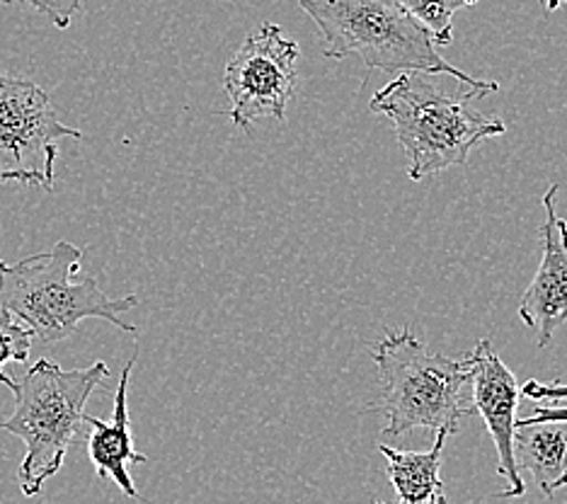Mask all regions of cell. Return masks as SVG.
I'll return each instance as SVG.
<instances>
[{
	"instance_id": "obj_11",
	"label": "cell",
	"mask_w": 567,
	"mask_h": 504,
	"mask_svg": "<svg viewBox=\"0 0 567 504\" xmlns=\"http://www.w3.org/2000/svg\"><path fill=\"white\" fill-rule=\"evenodd\" d=\"M514 461L534 477L546 497L567 485V422L517 420L514 430Z\"/></svg>"
},
{
	"instance_id": "obj_5",
	"label": "cell",
	"mask_w": 567,
	"mask_h": 504,
	"mask_svg": "<svg viewBox=\"0 0 567 504\" xmlns=\"http://www.w3.org/2000/svg\"><path fill=\"white\" fill-rule=\"evenodd\" d=\"M107 379L105 361L87 369H61L56 361L40 359L22 381H12L16 410L0 422V430L16 434L28 446L18 473L24 497L40 495L49 477L61 471L71 444L85 430L90 395Z\"/></svg>"
},
{
	"instance_id": "obj_10",
	"label": "cell",
	"mask_w": 567,
	"mask_h": 504,
	"mask_svg": "<svg viewBox=\"0 0 567 504\" xmlns=\"http://www.w3.org/2000/svg\"><path fill=\"white\" fill-rule=\"evenodd\" d=\"M136 364V354L126 361L122 369V379L114 393V410L112 420L102 422L97 418L85 415L87 424V456L95 465V473L100 477H112L114 485H120L126 497L138 500V490L128 475V465L132 463H146L148 456L141 454L134 446L132 436V422H128V379H132V369Z\"/></svg>"
},
{
	"instance_id": "obj_13",
	"label": "cell",
	"mask_w": 567,
	"mask_h": 504,
	"mask_svg": "<svg viewBox=\"0 0 567 504\" xmlns=\"http://www.w3.org/2000/svg\"><path fill=\"white\" fill-rule=\"evenodd\" d=\"M424 30L434 37V44H451L454 39V16L463 8L478 6V0H395Z\"/></svg>"
},
{
	"instance_id": "obj_15",
	"label": "cell",
	"mask_w": 567,
	"mask_h": 504,
	"mask_svg": "<svg viewBox=\"0 0 567 504\" xmlns=\"http://www.w3.org/2000/svg\"><path fill=\"white\" fill-rule=\"evenodd\" d=\"M8 3L30 6L34 10H40L42 16H47L59 30H69L85 0H0V6H8Z\"/></svg>"
},
{
	"instance_id": "obj_6",
	"label": "cell",
	"mask_w": 567,
	"mask_h": 504,
	"mask_svg": "<svg viewBox=\"0 0 567 504\" xmlns=\"http://www.w3.org/2000/svg\"><path fill=\"white\" fill-rule=\"evenodd\" d=\"M83 134L63 124L44 90L0 73V183L54 189L59 141Z\"/></svg>"
},
{
	"instance_id": "obj_1",
	"label": "cell",
	"mask_w": 567,
	"mask_h": 504,
	"mask_svg": "<svg viewBox=\"0 0 567 504\" xmlns=\"http://www.w3.org/2000/svg\"><path fill=\"white\" fill-rule=\"evenodd\" d=\"M381 395L383 436H403L417 426L456 434L475 412L471 379L473 357L449 359L424 347L408 328L389 330L373 349Z\"/></svg>"
},
{
	"instance_id": "obj_2",
	"label": "cell",
	"mask_w": 567,
	"mask_h": 504,
	"mask_svg": "<svg viewBox=\"0 0 567 504\" xmlns=\"http://www.w3.org/2000/svg\"><path fill=\"white\" fill-rule=\"evenodd\" d=\"M481 90L449 95L422 73H401L371 97L369 110L389 116L398 144L403 146L412 183L468 161L473 146L502 136L505 122L473 107Z\"/></svg>"
},
{
	"instance_id": "obj_18",
	"label": "cell",
	"mask_w": 567,
	"mask_h": 504,
	"mask_svg": "<svg viewBox=\"0 0 567 504\" xmlns=\"http://www.w3.org/2000/svg\"><path fill=\"white\" fill-rule=\"evenodd\" d=\"M567 0H544V8L548 10V12H556L560 6H565Z\"/></svg>"
},
{
	"instance_id": "obj_16",
	"label": "cell",
	"mask_w": 567,
	"mask_h": 504,
	"mask_svg": "<svg viewBox=\"0 0 567 504\" xmlns=\"http://www.w3.org/2000/svg\"><path fill=\"white\" fill-rule=\"evenodd\" d=\"M522 395L532 400H567V385L560 381L540 383L532 379L522 385Z\"/></svg>"
},
{
	"instance_id": "obj_17",
	"label": "cell",
	"mask_w": 567,
	"mask_h": 504,
	"mask_svg": "<svg viewBox=\"0 0 567 504\" xmlns=\"http://www.w3.org/2000/svg\"><path fill=\"white\" fill-rule=\"evenodd\" d=\"M528 420H532V422H544V420L567 422V403H560V400H556V403H548V405H536L534 415Z\"/></svg>"
},
{
	"instance_id": "obj_4",
	"label": "cell",
	"mask_w": 567,
	"mask_h": 504,
	"mask_svg": "<svg viewBox=\"0 0 567 504\" xmlns=\"http://www.w3.org/2000/svg\"><path fill=\"white\" fill-rule=\"evenodd\" d=\"M83 250L61 240L49 253H37L20 263H0V308L20 320L42 342L71 338L85 318L112 322L124 332H136L122 318L136 308L138 296L110 299L93 277L73 281L81 269Z\"/></svg>"
},
{
	"instance_id": "obj_8",
	"label": "cell",
	"mask_w": 567,
	"mask_h": 504,
	"mask_svg": "<svg viewBox=\"0 0 567 504\" xmlns=\"http://www.w3.org/2000/svg\"><path fill=\"white\" fill-rule=\"evenodd\" d=\"M473 357V408L485 420V426L497 446V473L505 477L507 487L497 497H522L526 493L522 471L514 461V430H517V408L522 385L509 367L502 361L493 342L481 340L471 352Z\"/></svg>"
},
{
	"instance_id": "obj_14",
	"label": "cell",
	"mask_w": 567,
	"mask_h": 504,
	"mask_svg": "<svg viewBox=\"0 0 567 504\" xmlns=\"http://www.w3.org/2000/svg\"><path fill=\"white\" fill-rule=\"evenodd\" d=\"M34 335L22 326L20 320L12 318L6 308H0V369L8 361H28L32 349ZM0 381L8 388L12 385V379L0 371Z\"/></svg>"
},
{
	"instance_id": "obj_3",
	"label": "cell",
	"mask_w": 567,
	"mask_h": 504,
	"mask_svg": "<svg viewBox=\"0 0 567 504\" xmlns=\"http://www.w3.org/2000/svg\"><path fill=\"white\" fill-rule=\"evenodd\" d=\"M323 34L326 59L357 54L369 71L451 75L481 93H497L495 81H478L436 51L434 37L395 0H299Z\"/></svg>"
},
{
	"instance_id": "obj_12",
	"label": "cell",
	"mask_w": 567,
	"mask_h": 504,
	"mask_svg": "<svg viewBox=\"0 0 567 504\" xmlns=\"http://www.w3.org/2000/svg\"><path fill=\"white\" fill-rule=\"evenodd\" d=\"M449 439V432H436V442L430 451H401L389 444H381L379 451L389 461L385 473L395 487L401 504H427L436 495L444 493L442 483V451Z\"/></svg>"
},
{
	"instance_id": "obj_7",
	"label": "cell",
	"mask_w": 567,
	"mask_h": 504,
	"mask_svg": "<svg viewBox=\"0 0 567 504\" xmlns=\"http://www.w3.org/2000/svg\"><path fill=\"white\" fill-rule=\"evenodd\" d=\"M299 44L281 32L279 24L265 22L250 32L228 61L224 90L230 107L221 114L250 132L260 120H287V105L296 90Z\"/></svg>"
},
{
	"instance_id": "obj_9",
	"label": "cell",
	"mask_w": 567,
	"mask_h": 504,
	"mask_svg": "<svg viewBox=\"0 0 567 504\" xmlns=\"http://www.w3.org/2000/svg\"><path fill=\"white\" fill-rule=\"evenodd\" d=\"M558 185L544 194L546 222L540 226V265L522 296L519 318L536 332V344L546 347L567 320V224L556 212Z\"/></svg>"
},
{
	"instance_id": "obj_19",
	"label": "cell",
	"mask_w": 567,
	"mask_h": 504,
	"mask_svg": "<svg viewBox=\"0 0 567 504\" xmlns=\"http://www.w3.org/2000/svg\"><path fill=\"white\" fill-rule=\"evenodd\" d=\"M373 504H385V502H373ZM427 504H446V495L442 493V495H436L434 500H430Z\"/></svg>"
}]
</instances>
